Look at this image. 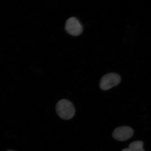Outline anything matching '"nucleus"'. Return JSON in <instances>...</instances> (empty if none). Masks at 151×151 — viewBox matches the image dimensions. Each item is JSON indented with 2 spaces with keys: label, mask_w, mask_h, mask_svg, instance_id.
Listing matches in <instances>:
<instances>
[{
  "label": "nucleus",
  "mask_w": 151,
  "mask_h": 151,
  "mask_svg": "<svg viewBox=\"0 0 151 151\" xmlns=\"http://www.w3.org/2000/svg\"><path fill=\"white\" fill-rule=\"evenodd\" d=\"M121 78L120 75L116 73H107L102 77L99 83L101 90H107L120 83Z\"/></svg>",
  "instance_id": "2"
},
{
  "label": "nucleus",
  "mask_w": 151,
  "mask_h": 151,
  "mask_svg": "<svg viewBox=\"0 0 151 151\" xmlns=\"http://www.w3.org/2000/svg\"><path fill=\"white\" fill-rule=\"evenodd\" d=\"M14 151L9 150H7V151Z\"/></svg>",
  "instance_id": "7"
},
{
  "label": "nucleus",
  "mask_w": 151,
  "mask_h": 151,
  "mask_svg": "<svg viewBox=\"0 0 151 151\" xmlns=\"http://www.w3.org/2000/svg\"><path fill=\"white\" fill-rule=\"evenodd\" d=\"M122 151H130L129 150V149L128 148H124L123 150Z\"/></svg>",
  "instance_id": "6"
},
{
  "label": "nucleus",
  "mask_w": 151,
  "mask_h": 151,
  "mask_svg": "<svg viewBox=\"0 0 151 151\" xmlns=\"http://www.w3.org/2000/svg\"><path fill=\"white\" fill-rule=\"evenodd\" d=\"M133 134V130L131 127L122 126L116 128L113 132L112 136L116 140L124 141L131 138Z\"/></svg>",
  "instance_id": "4"
},
{
  "label": "nucleus",
  "mask_w": 151,
  "mask_h": 151,
  "mask_svg": "<svg viewBox=\"0 0 151 151\" xmlns=\"http://www.w3.org/2000/svg\"><path fill=\"white\" fill-rule=\"evenodd\" d=\"M65 29L70 35L77 36L82 33L83 28L78 20L74 17L68 19L65 24Z\"/></svg>",
  "instance_id": "3"
},
{
  "label": "nucleus",
  "mask_w": 151,
  "mask_h": 151,
  "mask_svg": "<svg viewBox=\"0 0 151 151\" xmlns=\"http://www.w3.org/2000/svg\"><path fill=\"white\" fill-rule=\"evenodd\" d=\"M143 143L141 141L133 142L128 146L130 151H145L143 148Z\"/></svg>",
  "instance_id": "5"
},
{
  "label": "nucleus",
  "mask_w": 151,
  "mask_h": 151,
  "mask_svg": "<svg viewBox=\"0 0 151 151\" xmlns=\"http://www.w3.org/2000/svg\"><path fill=\"white\" fill-rule=\"evenodd\" d=\"M56 111L58 116L63 119L69 120L74 116L75 110L73 104L69 100L62 99L56 105Z\"/></svg>",
  "instance_id": "1"
}]
</instances>
